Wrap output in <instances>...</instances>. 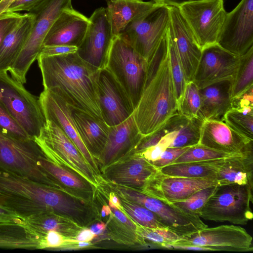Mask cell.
Here are the masks:
<instances>
[{
  "mask_svg": "<svg viewBox=\"0 0 253 253\" xmlns=\"http://www.w3.org/2000/svg\"><path fill=\"white\" fill-rule=\"evenodd\" d=\"M37 60L44 89L57 95L70 106L103 120L98 92L100 69L84 61L77 52L48 56L39 54Z\"/></svg>",
  "mask_w": 253,
  "mask_h": 253,
  "instance_id": "6da1fadb",
  "label": "cell"
},
{
  "mask_svg": "<svg viewBox=\"0 0 253 253\" xmlns=\"http://www.w3.org/2000/svg\"><path fill=\"white\" fill-rule=\"evenodd\" d=\"M147 62L143 90L134 111L136 123L143 136L159 129L178 112V100L170 64L168 30Z\"/></svg>",
  "mask_w": 253,
  "mask_h": 253,
  "instance_id": "7a4b0ae2",
  "label": "cell"
},
{
  "mask_svg": "<svg viewBox=\"0 0 253 253\" xmlns=\"http://www.w3.org/2000/svg\"><path fill=\"white\" fill-rule=\"evenodd\" d=\"M0 205L24 218L44 210L69 217L77 206L68 194L1 167Z\"/></svg>",
  "mask_w": 253,
  "mask_h": 253,
  "instance_id": "3957f363",
  "label": "cell"
},
{
  "mask_svg": "<svg viewBox=\"0 0 253 253\" xmlns=\"http://www.w3.org/2000/svg\"><path fill=\"white\" fill-rule=\"evenodd\" d=\"M72 7V0H42L29 12L34 22L27 40L8 72L15 80L24 84L27 73L37 59L50 28L63 10Z\"/></svg>",
  "mask_w": 253,
  "mask_h": 253,
  "instance_id": "277c9868",
  "label": "cell"
},
{
  "mask_svg": "<svg viewBox=\"0 0 253 253\" xmlns=\"http://www.w3.org/2000/svg\"><path fill=\"white\" fill-rule=\"evenodd\" d=\"M44 156L34 140H19L0 130V167L65 192L42 168Z\"/></svg>",
  "mask_w": 253,
  "mask_h": 253,
  "instance_id": "5b68a950",
  "label": "cell"
},
{
  "mask_svg": "<svg viewBox=\"0 0 253 253\" xmlns=\"http://www.w3.org/2000/svg\"><path fill=\"white\" fill-rule=\"evenodd\" d=\"M34 140L47 159L73 170L96 188L104 182L73 141L51 121L46 120L40 134Z\"/></svg>",
  "mask_w": 253,
  "mask_h": 253,
  "instance_id": "8992f818",
  "label": "cell"
},
{
  "mask_svg": "<svg viewBox=\"0 0 253 253\" xmlns=\"http://www.w3.org/2000/svg\"><path fill=\"white\" fill-rule=\"evenodd\" d=\"M148 62L128 42L115 37L105 68L124 88L135 109L143 90Z\"/></svg>",
  "mask_w": 253,
  "mask_h": 253,
  "instance_id": "52a82bcc",
  "label": "cell"
},
{
  "mask_svg": "<svg viewBox=\"0 0 253 253\" xmlns=\"http://www.w3.org/2000/svg\"><path fill=\"white\" fill-rule=\"evenodd\" d=\"M253 186L249 184L217 185L203 208L200 217L215 222L246 225L253 217Z\"/></svg>",
  "mask_w": 253,
  "mask_h": 253,
  "instance_id": "ba28073f",
  "label": "cell"
},
{
  "mask_svg": "<svg viewBox=\"0 0 253 253\" xmlns=\"http://www.w3.org/2000/svg\"><path fill=\"white\" fill-rule=\"evenodd\" d=\"M0 101L31 138L39 136L46 120L39 98L7 71L0 72Z\"/></svg>",
  "mask_w": 253,
  "mask_h": 253,
  "instance_id": "9c48e42d",
  "label": "cell"
},
{
  "mask_svg": "<svg viewBox=\"0 0 253 253\" xmlns=\"http://www.w3.org/2000/svg\"><path fill=\"white\" fill-rule=\"evenodd\" d=\"M169 21V6L158 4L129 22L118 36L148 61L167 31Z\"/></svg>",
  "mask_w": 253,
  "mask_h": 253,
  "instance_id": "30bf717a",
  "label": "cell"
},
{
  "mask_svg": "<svg viewBox=\"0 0 253 253\" xmlns=\"http://www.w3.org/2000/svg\"><path fill=\"white\" fill-rule=\"evenodd\" d=\"M108 185L116 194L139 204L153 212L168 229L181 236H189L208 227L199 216L187 214L170 204L135 189Z\"/></svg>",
  "mask_w": 253,
  "mask_h": 253,
  "instance_id": "8fae6325",
  "label": "cell"
},
{
  "mask_svg": "<svg viewBox=\"0 0 253 253\" xmlns=\"http://www.w3.org/2000/svg\"><path fill=\"white\" fill-rule=\"evenodd\" d=\"M202 49L217 43L227 12L223 0H206L178 7Z\"/></svg>",
  "mask_w": 253,
  "mask_h": 253,
  "instance_id": "7c38bea8",
  "label": "cell"
},
{
  "mask_svg": "<svg viewBox=\"0 0 253 253\" xmlns=\"http://www.w3.org/2000/svg\"><path fill=\"white\" fill-rule=\"evenodd\" d=\"M217 44L238 56L253 46V0H241L226 13Z\"/></svg>",
  "mask_w": 253,
  "mask_h": 253,
  "instance_id": "4fadbf2b",
  "label": "cell"
},
{
  "mask_svg": "<svg viewBox=\"0 0 253 253\" xmlns=\"http://www.w3.org/2000/svg\"><path fill=\"white\" fill-rule=\"evenodd\" d=\"M89 23L77 53L98 69L105 68L114 36L106 7L96 9L88 18Z\"/></svg>",
  "mask_w": 253,
  "mask_h": 253,
  "instance_id": "5bb4252c",
  "label": "cell"
},
{
  "mask_svg": "<svg viewBox=\"0 0 253 253\" xmlns=\"http://www.w3.org/2000/svg\"><path fill=\"white\" fill-rule=\"evenodd\" d=\"M172 244L211 247L215 251L252 252L253 238L245 229L222 225L201 229Z\"/></svg>",
  "mask_w": 253,
  "mask_h": 253,
  "instance_id": "9a60e30c",
  "label": "cell"
},
{
  "mask_svg": "<svg viewBox=\"0 0 253 253\" xmlns=\"http://www.w3.org/2000/svg\"><path fill=\"white\" fill-rule=\"evenodd\" d=\"M158 171L140 154L131 152L107 166L100 173L107 184L140 191Z\"/></svg>",
  "mask_w": 253,
  "mask_h": 253,
  "instance_id": "2e32d148",
  "label": "cell"
},
{
  "mask_svg": "<svg viewBox=\"0 0 253 253\" xmlns=\"http://www.w3.org/2000/svg\"><path fill=\"white\" fill-rule=\"evenodd\" d=\"M98 92L102 118L109 126L122 123L133 113L134 108L127 94L106 68L99 72Z\"/></svg>",
  "mask_w": 253,
  "mask_h": 253,
  "instance_id": "e0dca14e",
  "label": "cell"
},
{
  "mask_svg": "<svg viewBox=\"0 0 253 253\" xmlns=\"http://www.w3.org/2000/svg\"><path fill=\"white\" fill-rule=\"evenodd\" d=\"M218 185L215 180L171 176L158 171L139 191L168 204L182 201L204 188Z\"/></svg>",
  "mask_w": 253,
  "mask_h": 253,
  "instance_id": "ac0fdd59",
  "label": "cell"
},
{
  "mask_svg": "<svg viewBox=\"0 0 253 253\" xmlns=\"http://www.w3.org/2000/svg\"><path fill=\"white\" fill-rule=\"evenodd\" d=\"M239 56L222 48L217 43L202 50L201 58L193 82L199 88L235 78Z\"/></svg>",
  "mask_w": 253,
  "mask_h": 253,
  "instance_id": "d6986e66",
  "label": "cell"
},
{
  "mask_svg": "<svg viewBox=\"0 0 253 253\" xmlns=\"http://www.w3.org/2000/svg\"><path fill=\"white\" fill-rule=\"evenodd\" d=\"M40 104L45 120L54 123L73 141L94 171L102 177L98 165L81 139L69 105L57 95L44 89L39 96Z\"/></svg>",
  "mask_w": 253,
  "mask_h": 253,
  "instance_id": "ffe728a7",
  "label": "cell"
},
{
  "mask_svg": "<svg viewBox=\"0 0 253 253\" xmlns=\"http://www.w3.org/2000/svg\"><path fill=\"white\" fill-rule=\"evenodd\" d=\"M169 7L170 21L168 32L174 42L187 83L193 80L202 49L179 8L175 6H169Z\"/></svg>",
  "mask_w": 253,
  "mask_h": 253,
  "instance_id": "44dd1931",
  "label": "cell"
},
{
  "mask_svg": "<svg viewBox=\"0 0 253 253\" xmlns=\"http://www.w3.org/2000/svg\"><path fill=\"white\" fill-rule=\"evenodd\" d=\"M253 140L242 135L224 121L205 120L199 144L229 154L253 152Z\"/></svg>",
  "mask_w": 253,
  "mask_h": 253,
  "instance_id": "7402d4cb",
  "label": "cell"
},
{
  "mask_svg": "<svg viewBox=\"0 0 253 253\" xmlns=\"http://www.w3.org/2000/svg\"><path fill=\"white\" fill-rule=\"evenodd\" d=\"M143 136L136 123L134 112L122 123L110 126L106 144L97 161L100 171L131 152Z\"/></svg>",
  "mask_w": 253,
  "mask_h": 253,
  "instance_id": "603a6c76",
  "label": "cell"
},
{
  "mask_svg": "<svg viewBox=\"0 0 253 253\" xmlns=\"http://www.w3.org/2000/svg\"><path fill=\"white\" fill-rule=\"evenodd\" d=\"M89 23V19L73 7L67 8L52 24L42 46L63 45L78 47L84 38Z\"/></svg>",
  "mask_w": 253,
  "mask_h": 253,
  "instance_id": "cb8c5ba5",
  "label": "cell"
},
{
  "mask_svg": "<svg viewBox=\"0 0 253 253\" xmlns=\"http://www.w3.org/2000/svg\"><path fill=\"white\" fill-rule=\"evenodd\" d=\"M233 81L224 80L199 88L201 98L200 118L223 121L225 114L232 107Z\"/></svg>",
  "mask_w": 253,
  "mask_h": 253,
  "instance_id": "d4e9b609",
  "label": "cell"
},
{
  "mask_svg": "<svg viewBox=\"0 0 253 253\" xmlns=\"http://www.w3.org/2000/svg\"><path fill=\"white\" fill-rule=\"evenodd\" d=\"M70 107L80 137L97 163L106 144L110 126L102 120L78 109Z\"/></svg>",
  "mask_w": 253,
  "mask_h": 253,
  "instance_id": "484cf974",
  "label": "cell"
},
{
  "mask_svg": "<svg viewBox=\"0 0 253 253\" xmlns=\"http://www.w3.org/2000/svg\"><path fill=\"white\" fill-rule=\"evenodd\" d=\"M209 161L215 169L218 185L237 184L253 186V152Z\"/></svg>",
  "mask_w": 253,
  "mask_h": 253,
  "instance_id": "4316f807",
  "label": "cell"
},
{
  "mask_svg": "<svg viewBox=\"0 0 253 253\" xmlns=\"http://www.w3.org/2000/svg\"><path fill=\"white\" fill-rule=\"evenodd\" d=\"M25 220L30 231L36 236L38 242L51 230L60 233L67 239H75L84 228L71 219L51 210L42 211L31 215Z\"/></svg>",
  "mask_w": 253,
  "mask_h": 253,
  "instance_id": "83f0119b",
  "label": "cell"
},
{
  "mask_svg": "<svg viewBox=\"0 0 253 253\" xmlns=\"http://www.w3.org/2000/svg\"><path fill=\"white\" fill-rule=\"evenodd\" d=\"M33 22L32 13L24 14L19 22L3 40L0 45V72L8 71L26 42Z\"/></svg>",
  "mask_w": 253,
  "mask_h": 253,
  "instance_id": "f1b7e54d",
  "label": "cell"
},
{
  "mask_svg": "<svg viewBox=\"0 0 253 253\" xmlns=\"http://www.w3.org/2000/svg\"><path fill=\"white\" fill-rule=\"evenodd\" d=\"M159 3L136 0H114L107 1L106 7L114 37L132 20L148 11Z\"/></svg>",
  "mask_w": 253,
  "mask_h": 253,
  "instance_id": "f546056e",
  "label": "cell"
},
{
  "mask_svg": "<svg viewBox=\"0 0 253 253\" xmlns=\"http://www.w3.org/2000/svg\"><path fill=\"white\" fill-rule=\"evenodd\" d=\"M0 249H38L37 238L25 220L0 222Z\"/></svg>",
  "mask_w": 253,
  "mask_h": 253,
  "instance_id": "4dcf8cb0",
  "label": "cell"
},
{
  "mask_svg": "<svg viewBox=\"0 0 253 253\" xmlns=\"http://www.w3.org/2000/svg\"><path fill=\"white\" fill-rule=\"evenodd\" d=\"M158 170L162 174L168 176L216 181L215 169L209 161L173 163Z\"/></svg>",
  "mask_w": 253,
  "mask_h": 253,
  "instance_id": "1f68e13d",
  "label": "cell"
},
{
  "mask_svg": "<svg viewBox=\"0 0 253 253\" xmlns=\"http://www.w3.org/2000/svg\"><path fill=\"white\" fill-rule=\"evenodd\" d=\"M116 195L120 201L121 210L137 224L152 228H167L159 217L147 208Z\"/></svg>",
  "mask_w": 253,
  "mask_h": 253,
  "instance_id": "d6a6232c",
  "label": "cell"
},
{
  "mask_svg": "<svg viewBox=\"0 0 253 253\" xmlns=\"http://www.w3.org/2000/svg\"><path fill=\"white\" fill-rule=\"evenodd\" d=\"M253 85V46L239 56V62L233 81L232 99Z\"/></svg>",
  "mask_w": 253,
  "mask_h": 253,
  "instance_id": "836d02e7",
  "label": "cell"
},
{
  "mask_svg": "<svg viewBox=\"0 0 253 253\" xmlns=\"http://www.w3.org/2000/svg\"><path fill=\"white\" fill-rule=\"evenodd\" d=\"M223 121L242 135L253 140V106L231 108L225 114Z\"/></svg>",
  "mask_w": 253,
  "mask_h": 253,
  "instance_id": "e575fe53",
  "label": "cell"
},
{
  "mask_svg": "<svg viewBox=\"0 0 253 253\" xmlns=\"http://www.w3.org/2000/svg\"><path fill=\"white\" fill-rule=\"evenodd\" d=\"M204 120L199 117L187 118L177 130L169 147H191L199 144Z\"/></svg>",
  "mask_w": 253,
  "mask_h": 253,
  "instance_id": "d590c367",
  "label": "cell"
},
{
  "mask_svg": "<svg viewBox=\"0 0 253 253\" xmlns=\"http://www.w3.org/2000/svg\"><path fill=\"white\" fill-rule=\"evenodd\" d=\"M201 105L199 87L193 81L187 83L183 94L178 101V112L188 118H200Z\"/></svg>",
  "mask_w": 253,
  "mask_h": 253,
  "instance_id": "8d00e7d4",
  "label": "cell"
},
{
  "mask_svg": "<svg viewBox=\"0 0 253 253\" xmlns=\"http://www.w3.org/2000/svg\"><path fill=\"white\" fill-rule=\"evenodd\" d=\"M217 186L204 188L196 192L186 200L170 204L187 214L200 216L203 208L215 192Z\"/></svg>",
  "mask_w": 253,
  "mask_h": 253,
  "instance_id": "74e56055",
  "label": "cell"
},
{
  "mask_svg": "<svg viewBox=\"0 0 253 253\" xmlns=\"http://www.w3.org/2000/svg\"><path fill=\"white\" fill-rule=\"evenodd\" d=\"M238 154H241L224 153L198 144L190 147L172 164L182 162L207 161L226 158Z\"/></svg>",
  "mask_w": 253,
  "mask_h": 253,
  "instance_id": "f35d334b",
  "label": "cell"
},
{
  "mask_svg": "<svg viewBox=\"0 0 253 253\" xmlns=\"http://www.w3.org/2000/svg\"><path fill=\"white\" fill-rule=\"evenodd\" d=\"M168 33L170 64L178 101L183 94L187 82L174 42L169 36L168 29Z\"/></svg>",
  "mask_w": 253,
  "mask_h": 253,
  "instance_id": "ab89813d",
  "label": "cell"
},
{
  "mask_svg": "<svg viewBox=\"0 0 253 253\" xmlns=\"http://www.w3.org/2000/svg\"><path fill=\"white\" fill-rule=\"evenodd\" d=\"M0 130L7 135L19 140L32 139L0 101Z\"/></svg>",
  "mask_w": 253,
  "mask_h": 253,
  "instance_id": "60d3db41",
  "label": "cell"
},
{
  "mask_svg": "<svg viewBox=\"0 0 253 253\" xmlns=\"http://www.w3.org/2000/svg\"><path fill=\"white\" fill-rule=\"evenodd\" d=\"M24 14L7 11L0 15V45L6 35L19 22Z\"/></svg>",
  "mask_w": 253,
  "mask_h": 253,
  "instance_id": "b9f144b4",
  "label": "cell"
},
{
  "mask_svg": "<svg viewBox=\"0 0 253 253\" xmlns=\"http://www.w3.org/2000/svg\"><path fill=\"white\" fill-rule=\"evenodd\" d=\"M190 147H168L158 159L151 162L152 164L158 169L172 164Z\"/></svg>",
  "mask_w": 253,
  "mask_h": 253,
  "instance_id": "7bdbcfd3",
  "label": "cell"
},
{
  "mask_svg": "<svg viewBox=\"0 0 253 253\" xmlns=\"http://www.w3.org/2000/svg\"><path fill=\"white\" fill-rule=\"evenodd\" d=\"M67 239L57 231H49L39 239L38 249H59Z\"/></svg>",
  "mask_w": 253,
  "mask_h": 253,
  "instance_id": "ee69618b",
  "label": "cell"
},
{
  "mask_svg": "<svg viewBox=\"0 0 253 253\" xmlns=\"http://www.w3.org/2000/svg\"><path fill=\"white\" fill-rule=\"evenodd\" d=\"M170 144L169 139L164 135L156 145L149 147L140 154L145 159L149 162H153L159 158L162 153Z\"/></svg>",
  "mask_w": 253,
  "mask_h": 253,
  "instance_id": "f6af8a7d",
  "label": "cell"
},
{
  "mask_svg": "<svg viewBox=\"0 0 253 253\" xmlns=\"http://www.w3.org/2000/svg\"><path fill=\"white\" fill-rule=\"evenodd\" d=\"M77 47L70 45H56L42 46L41 49L39 54L45 56L58 55L75 53L77 51Z\"/></svg>",
  "mask_w": 253,
  "mask_h": 253,
  "instance_id": "bcb514c9",
  "label": "cell"
},
{
  "mask_svg": "<svg viewBox=\"0 0 253 253\" xmlns=\"http://www.w3.org/2000/svg\"><path fill=\"white\" fill-rule=\"evenodd\" d=\"M42 0H15L7 11L18 12L21 11L29 12Z\"/></svg>",
  "mask_w": 253,
  "mask_h": 253,
  "instance_id": "7dc6e473",
  "label": "cell"
},
{
  "mask_svg": "<svg viewBox=\"0 0 253 253\" xmlns=\"http://www.w3.org/2000/svg\"><path fill=\"white\" fill-rule=\"evenodd\" d=\"M109 206L111 212H112L113 215L119 221L126 226L129 229L136 232L137 223L130 219L121 210L118 209L113 206Z\"/></svg>",
  "mask_w": 253,
  "mask_h": 253,
  "instance_id": "c3c4849f",
  "label": "cell"
},
{
  "mask_svg": "<svg viewBox=\"0 0 253 253\" xmlns=\"http://www.w3.org/2000/svg\"><path fill=\"white\" fill-rule=\"evenodd\" d=\"M25 218L13 211L0 205V222L22 221Z\"/></svg>",
  "mask_w": 253,
  "mask_h": 253,
  "instance_id": "681fc988",
  "label": "cell"
},
{
  "mask_svg": "<svg viewBox=\"0 0 253 253\" xmlns=\"http://www.w3.org/2000/svg\"><path fill=\"white\" fill-rule=\"evenodd\" d=\"M95 237V235L87 227L83 228L76 236L77 241L89 242Z\"/></svg>",
  "mask_w": 253,
  "mask_h": 253,
  "instance_id": "f907efd6",
  "label": "cell"
},
{
  "mask_svg": "<svg viewBox=\"0 0 253 253\" xmlns=\"http://www.w3.org/2000/svg\"><path fill=\"white\" fill-rule=\"evenodd\" d=\"M157 3L178 7L184 4L206 0H152Z\"/></svg>",
  "mask_w": 253,
  "mask_h": 253,
  "instance_id": "816d5d0a",
  "label": "cell"
},
{
  "mask_svg": "<svg viewBox=\"0 0 253 253\" xmlns=\"http://www.w3.org/2000/svg\"><path fill=\"white\" fill-rule=\"evenodd\" d=\"M106 224L102 221L98 222L93 224L90 227L89 229L95 235H100L105 231Z\"/></svg>",
  "mask_w": 253,
  "mask_h": 253,
  "instance_id": "f5cc1de1",
  "label": "cell"
},
{
  "mask_svg": "<svg viewBox=\"0 0 253 253\" xmlns=\"http://www.w3.org/2000/svg\"><path fill=\"white\" fill-rule=\"evenodd\" d=\"M109 205L113 206L118 209L121 210V205L117 195L112 191L109 194Z\"/></svg>",
  "mask_w": 253,
  "mask_h": 253,
  "instance_id": "db71d44e",
  "label": "cell"
},
{
  "mask_svg": "<svg viewBox=\"0 0 253 253\" xmlns=\"http://www.w3.org/2000/svg\"><path fill=\"white\" fill-rule=\"evenodd\" d=\"M15 0H0V15L7 11Z\"/></svg>",
  "mask_w": 253,
  "mask_h": 253,
  "instance_id": "11a10c76",
  "label": "cell"
},
{
  "mask_svg": "<svg viewBox=\"0 0 253 253\" xmlns=\"http://www.w3.org/2000/svg\"><path fill=\"white\" fill-rule=\"evenodd\" d=\"M111 213V211L109 206L104 205L101 210V215L104 217Z\"/></svg>",
  "mask_w": 253,
  "mask_h": 253,
  "instance_id": "9f6ffc18",
  "label": "cell"
},
{
  "mask_svg": "<svg viewBox=\"0 0 253 253\" xmlns=\"http://www.w3.org/2000/svg\"><path fill=\"white\" fill-rule=\"evenodd\" d=\"M107 1H111V0H106ZM139 0V1H141L142 0Z\"/></svg>",
  "mask_w": 253,
  "mask_h": 253,
  "instance_id": "6f0895ef",
  "label": "cell"
}]
</instances>
